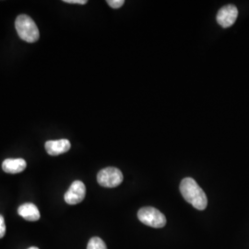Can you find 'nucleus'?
I'll use <instances>...</instances> for the list:
<instances>
[{
  "label": "nucleus",
  "instance_id": "nucleus-1",
  "mask_svg": "<svg viewBox=\"0 0 249 249\" xmlns=\"http://www.w3.org/2000/svg\"><path fill=\"white\" fill-rule=\"evenodd\" d=\"M180 192L188 203L198 211H203L208 205V198L202 188L193 178H184L180 184Z\"/></svg>",
  "mask_w": 249,
  "mask_h": 249
},
{
  "label": "nucleus",
  "instance_id": "nucleus-2",
  "mask_svg": "<svg viewBox=\"0 0 249 249\" xmlns=\"http://www.w3.org/2000/svg\"><path fill=\"white\" fill-rule=\"evenodd\" d=\"M15 28L21 40L27 43H36L40 34L35 20L25 14H21L15 20Z\"/></svg>",
  "mask_w": 249,
  "mask_h": 249
},
{
  "label": "nucleus",
  "instance_id": "nucleus-3",
  "mask_svg": "<svg viewBox=\"0 0 249 249\" xmlns=\"http://www.w3.org/2000/svg\"><path fill=\"white\" fill-rule=\"evenodd\" d=\"M139 220L145 225L153 228H162L166 224L165 216L153 207H144L138 213Z\"/></svg>",
  "mask_w": 249,
  "mask_h": 249
},
{
  "label": "nucleus",
  "instance_id": "nucleus-4",
  "mask_svg": "<svg viewBox=\"0 0 249 249\" xmlns=\"http://www.w3.org/2000/svg\"><path fill=\"white\" fill-rule=\"evenodd\" d=\"M123 174L116 167H107L97 175V182L100 186L108 188L118 187L123 182Z\"/></svg>",
  "mask_w": 249,
  "mask_h": 249
},
{
  "label": "nucleus",
  "instance_id": "nucleus-5",
  "mask_svg": "<svg viewBox=\"0 0 249 249\" xmlns=\"http://www.w3.org/2000/svg\"><path fill=\"white\" fill-rule=\"evenodd\" d=\"M86 195V187L81 181H74L69 190L66 192L64 199L70 205H76L80 203Z\"/></svg>",
  "mask_w": 249,
  "mask_h": 249
},
{
  "label": "nucleus",
  "instance_id": "nucleus-6",
  "mask_svg": "<svg viewBox=\"0 0 249 249\" xmlns=\"http://www.w3.org/2000/svg\"><path fill=\"white\" fill-rule=\"evenodd\" d=\"M238 17V9L234 5H226L218 11L217 22L223 28L231 27Z\"/></svg>",
  "mask_w": 249,
  "mask_h": 249
},
{
  "label": "nucleus",
  "instance_id": "nucleus-7",
  "mask_svg": "<svg viewBox=\"0 0 249 249\" xmlns=\"http://www.w3.org/2000/svg\"><path fill=\"white\" fill-rule=\"evenodd\" d=\"M71 144L69 140L62 139L58 141H49L45 144V148L47 153L51 156H57L66 153L71 150Z\"/></svg>",
  "mask_w": 249,
  "mask_h": 249
},
{
  "label": "nucleus",
  "instance_id": "nucleus-8",
  "mask_svg": "<svg viewBox=\"0 0 249 249\" xmlns=\"http://www.w3.org/2000/svg\"><path fill=\"white\" fill-rule=\"evenodd\" d=\"M18 213L29 222H36L40 219V212L36 205L33 203H25L19 206Z\"/></svg>",
  "mask_w": 249,
  "mask_h": 249
},
{
  "label": "nucleus",
  "instance_id": "nucleus-9",
  "mask_svg": "<svg viewBox=\"0 0 249 249\" xmlns=\"http://www.w3.org/2000/svg\"><path fill=\"white\" fill-rule=\"evenodd\" d=\"M27 163L23 159H6L2 163V169L8 174H18L26 168Z\"/></svg>",
  "mask_w": 249,
  "mask_h": 249
},
{
  "label": "nucleus",
  "instance_id": "nucleus-10",
  "mask_svg": "<svg viewBox=\"0 0 249 249\" xmlns=\"http://www.w3.org/2000/svg\"><path fill=\"white\" fill-rule=\"evenodd\" d=\"M87 249H107V245L100 237H92L88 243Z\"/></svg>",
  "mask_w": 249,
  "mask_h": 249
},
{
  "label": "nucleus",
  "instance_id": "nucleus-11",
  "mask_svg": "<svg viewBox=\"0 0 249 249\" xmlns=\"http://www.w3.org/2000/svg\"><path fill=\"white\" fill-rule=\"evenodd\" d=\"M107 2L113 9H119L124 4V0H107Z\"/></svg>",
  "mask_w": 249,
  "mask_h": 249
},
{
  "label": "nucleus",
  "instance_id": "nucleus-12",
  "mask_svg": "<svg viewBox=\"0 0 249 249\" xmlns=\"http://www.w3.org/2000/svg\"><path fill=\"white\" fill-rule=\"evenodd\" d=\"M6 233V224H5V221L2 215H0V238L4 237Z\"/></svg>",
  "mask_w": 249,
  "mask_h": 249
},
{
  "label": "nucleus",
  "instance_id": "nucleus-13",
  "mask_svg": "<svg viewBox=\"0 0 249 249\" xmlns=\"http://www.w3.org/2000/svg\"><path fill=\"white\" fill-rule=\"evenodd\" d=\"M63 2L68 4H79V5H85L87 4V0H64Z\"/></svg>",
  "mask_w": 249,
  "mask_h": 249
},
{
  "label": "nucleus",
  "instance_id": "nucleus-14",
  "mask_svg": "<svg viewBox=\"0 0 249 249\" xmlns=\"http://www.w3.org/2000/svg\"><path fill=\"white\" fill-rule=\"evenodd\" d=\"M39 249L38 248H36V247H32V248H30V249Z\"/></svg>",
  "mask_w": 249,
  "mask_h": 249
}]
</instances>
